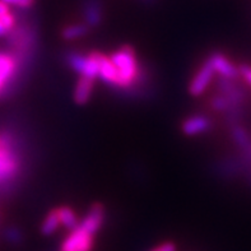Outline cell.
<instances>
[{"label":"cell","mask_w":251,"mask_h":251,"mask_svg":"<svg viewBox=\"0 0 251 251\" xmlns=\"http://www.w3.org/2000/svg\"><path fill=\"white\" fill-rule=\"evenodd\" d=\"M93 237L95 235L89 233L79 225L73 231H70L61 244L60 251H91L93 248Z\"/></svg>","instance_id":"obj_3"},{"label":"cell","mask_w":251,"mask_h":251,"mask_svg":"<svg viewBox=\"0 0 251 251\" xmlns=\"http://www.w3.org/2000/svg\"><path fill=\"white\" fill-rule=\"evenodd\" d=\"M91 31L88 25L86 23H73V25H65L61 29V37L65 41H72V40H76V38H82L87 36Z\"/></svg>","instance_id":"obj_10"},{"label":"cell","mask_w":251,"mask_h":251,"mask_svg":"<svg viewBox=\"0 0 251 251\" xmlns=\"http://www.w3.org/2000/svg\"><path fill=\"white\" fill-rule=\"evenodd\" d=\"M23 171L22 144L17 133L0 129V193L13 188Z\"/></svg>","instance_id":"obj_1"},{"label":"cell","mask_w":251,"mask_h":251,"mask_svg":"<svg viewBox=\"0 0 251 251\" xmlns=\"http://www.w3.org/2000/svg\"><path fill=\"white\" fill-rule=\"evenodd\" d=\"M57 214H59V218H60L61 226L65 227L68 231H73L74 228L79 226L80 221L78 220V216L74 212V209H72L70 207L67 205H63V207H57Z\"/></svg>","instance_id":"obj_11"},{"label":"cell","mask_w":251,"mask_h":251,"mask_svg":"<svg viewBox=\"0 0 251 251\" xmlns=\"http://www.w3.org/2000/svg\"><path fill=\"white\" fill-rule=\"evenodd\" d=\"M0 25L8 32L12 31L17 25V16L10 10L9 4L0 0Z\"/></svg>","instance_id":"obj_13"},{"label":"cell","mask_w":251,"mask_h":251,"mask_svg":"<svg viewBox=\"0 0 251 251\" xmlns=\"http://www.w3.org/2000/svg\"><path fill=\"white\" fill-rule=\"evenodd\" d=\"M212 125H213V123L208 116L197 114L191 115V116H189V118L182 121L181 130L188 137H195V135H199V134L207 133L208 130L212 129Z\"/></svg>","instance_id":"obj_6"},{"label":"cell","mask_w":251,"mask_h":251,"mask_svg":"<svg viewBox=\"0 0 251 251\" xmlns=\"http://www.w3.org/2000/svg\"><path fill=\"white\" fill-rule=\"evenodd\" d=\"M105 216L106 212L103 205L100 203H95L92 207L89 208L86 216L83 217V220L80 221L79 225L86 231H88L89 233L96 235L101 229L103 222H105Z\"/></svg>","instance_id":"obj_7"},{"label":"cell","mask_w":251,"mask_h":251,"mask_svg":"<svg viewBox=\"0 0 251 251\" xmlns=\"http://www.w3.org/2000/svg\"><path fill=\"white\" fill-rule=\"evenodd\" d=\"M214 75H216V72H214L212 64L207 59L201 64V67L198 69V72L193 76V79H191L190 84H189V92H190V95L195 96V97L203 95L205 92V89L208 88V86L213 80Z\"/></svg>","instance_id":"obj_4"},{"label":"cell","mask_w":251,"mask_h":251,"mask_svg":"<svg viewBox=\"0 0 251 251\" xmlns=\"http://www.w3.org/2000/svg\"><path fill=\"white\" fill-rule=\"evenodd\" d=\"M22 67L13 52L0 51V97L9 92V89L19 79Z\"/></svg>","instance_id":"obj_2"},{"label":"cell","mask_w":251,"mask_h":251,"mask_svg":"<svg viewBox=\"0 0 251 251\" xmlns=\"http://www.w3.org/2000/svg\"><path fill=\"white\" fill-rule=\"evenodd\" d=\"M5 237L12 244H19L22 241V232L16 227H12V228H8L5 231Z\"/></svg>","instance_id":"obj_14"},{"label":"cell","mask_w":251,"mask_h":251,"mask_svg":"<svg viewBox=\"0 0 251 251\" xmlns=\"http://www.w3.org/2000/svg\"><path fill=\"white\" fill-rule=\"evenodd\" d=\"M209 63L212 64L216 74L220 76H225V78H237L240 75L239 67H236L232 61L229 60L226 55H223L222 52H213L208 57Z\"/></svg>","instance_id":"obj_8"},{"label":"cell","mask_w":251,"mask_h":251,"mask_svg":"<svg viewBox=\"0 0 251 251\" xmlns=\"http://www.w3.org/2000/svg\"><path fill=\"white\" fill-rule=\"evenodd\" d=\"M151 251H176V246L174 242H165V244H161Z\"/></svg>","instance_id":"obj_15"},{"label":"cell","mask_w":251,"mask_h":251,"mask_svg":"<svg viewBox=\"0 0 251 251\" xmlns=\"http://www.w3.org/2000/svg\"><path fill=\"white\" fill-rule=\"evenodd\" d=\"M93 88H95V80L79 75V78H78L75 83V87H74L73 93V99L75 103H78V105H86L87 102L91 100V97H92Z\"/></svg>","instance_id":"obj_9"},{"label":"cell","mask_w":251,"mask_h":251,"mask_svg":"<svg viewBox=\"0 0 251 251\" xmlns=\"http://www.w3.org/2000/svg\"><path fill=\"white\" fill-rule=\"evenodd\" d=\"M3 1H4V3H6V4H12V5H16L19 0H3Z\"/></svg>","instance_id":"obj_16"},{"label":"cell","mask_w":251,"mask_h":251,"mask_svg":"<svg viewBox=\"0 0 251 251\" xmlns=\"http://www.w3.org/2000/svg\"><path fill=\"white\" fill-rule=\"evenodd\" d=\"M61 227L60 218H59V214H57V209L54 208L51 209L46 217H45L44 222L41 225V232L45 236H50L52 233H55L57 229Z\"/></svg>","instance_id":"obj_12"},{"label":"cell","mask_w":251,"mask_h":251,"mask_svg":"<svg viewBox=\"0 0 251 251\" xmlns=\"http://www.w3.org/2000/svg\"><path fill=\"white\" fill-rule=\"evenodd\" d=\"M142 1H143V3H146V4H152V3H154V0H142Z\"/></svg>","instance_id":"obj_17"},{"label":"cell","mask_w":251,"mask_h":251,"mask_svg":"<svg viewBox=\"0 0 251 251\" xmlns=\"http://www.w3.org/2000/svg\"><path fill=\"white\" fill-rule=\"evenodd\" d=\"M83 23L89 28H96L103 19V5L101 0H82Z\"/></svg>","instance_id":"obj_5"}]
</instances>
